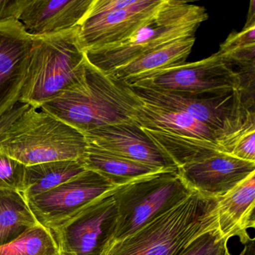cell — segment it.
I'll return each instance as SVG.
<instances>
[{
    "label": "cell",
    "instance_id": "6da1fadb",
    "mask_svg": "<svg viewBox=\"0 0 255 255\" xmlns=\"http://www.w3.org/2000/svg\"><path fill=\"white\" fill-rule=\"evenodd\" d=\"M142 105L131 86L95 68L86 59L83 77L40 109L84 135L135 119Z\"/></svg>",
    "mask_w": 255,
    "mask_h": 255
},
{
    "label": "cell",
    "instance_id": "7a4b0ae2",
    "mask_svg": "<svg viewBox=\"0 0 255 255\" xmlns=\"http://www.w3.org/2000/svg\"><path fill=\"white\" fill-rule=\"evenodd\" d=\"M217 198L196 191L129 237L105 255H177L192 240L218 228Z\"/></svg>",
    "mask_w": 255,
    "mask_h": 255
},
{
    "label": "cell",
    "instance_id": "3957f363",
    "mask_svg": "<svg viewBox=\"0 0 255 255\" xmlns=\"http://www.w3.org/2000/svg\"><path fill=\"white\" fill-rule=\"evenodd\" d=\"M86 56L78 26L32 37L26 80L20 102L40 109L83 77Z\"/></svg>",
    "mask_w": 255,
    "mask_h": 255
},
{
    "label": "cell",
    "instance_id": "277c9868",
    "mask_svg": "<svg viewBox=\"0 0 255 255\" xmlns=\"http://www.w3.org/2000/svg\"><path fill=\"white\" fill-rule=\"evenodd\" d=\"M85 135L50 113L29 107L0 135V150L26 166L81 160Z\"/></svg>",
    "mask_w": 255,
    "mask_h": 255
},
{
    "label": "cell",
    "instance_id": "5b68a950",
    "mask_svg": "<svg viewBox=\"0 0 255 255\" xmlns=\"http://www.w3.org/2000/svg\"><path fill=\"white\" fill-rule=\"evenodd\" d=\"M208 19L205 8L180 0H165L156 15L132 36L113 45L88 50L89 63L108 74L110 71L167 44L194 37Z\"/></svg>",
    "mask_w": 255,
    "mask_h": 255
},
{
    "label": "cell",
    "instance_id": "8992f818",
    "mask_svg": "<svg viewBox=\"0 0 255 255\" xmlns=\"http://www.w3.org/2000/svg\"><path fill=\"white\" fill-rule=\"evenodd\" d=\"M192 192L177 170L159 171L118 186L113 192L117 225L110 246L166 213Z\"/></svg>",
    "mask_w": 255,
    "mask_h": 255
},
{
    "label": "cell",
    "instance_id": "52a82bcc",
    "mask_svg": "<svg viewBox=\"0 0 255 255\" xmlns=\"http://www.w3.org/2000/svg\"><path fill=\"white\" fill-rule=\"evenodd\" d=\"M131 87L142 102L184 112L211 128L226 153L237 136L255 128V110L245 106L241 90L223 95H192Z\"/></svg>",
    "mask_w": 255,
    "mask_h": 255
},
{
    "label": "cell",
    "instance_id": "ba28073f",
    "mask_svg": "<svg viewBox=\"0 0 255 255\" xmlns=\"http://www.w3.org/2000/svg\"><path fill=\"white\" fill-rule=\"evenodd\" d=\"M131 86L192 95H223L241 90L235 67L216 53L198 62L161 70Z\"/></svg>",
    "mask_w": 255,
    "mask_h": 255
},
{
    "label": "cell",
    "instance_id": "9c48e42d",
    "mask_svg": "<svg viewBox=\"0 0 255 255\" xmlns=\"http://www.w3.org/2000/svg\"><path fill=\"white\" fill-rule=\"evenodd\" d=\"M115 189L60 226L50 230L59 250L75 255H105L117 225Z\"/></svg>",
    "mask_w": 255,
    "mask_h": 255
},
{
    "label": "cell",
    "instance_id": "30bf717a",
    "mask_svg": "<svg viewBox=\"0 0 255 255\" xmlns=\"http://www.w3.org/2000/svg\"><path fill=\"white\" fill-rule=\"evenodd\" d=\"M116 187L99 173L86 169L60 186L26 201L38 223L50 230L60 226Z\"/></svg>",
    "mask_w": 255,
    "mask_h": 255
},
{
    "label": "cell",
    "instance_id": "8fae6325",
    "mask_svg": "<svg viewBox=\"0 0 255 255\" xmlns=\"http://www.w3.org/2000/svg\"><path fill=\"white\" fill-rule=\"evenodd\" d=\"M164 2L165 0H138L135 5L124 9L86 16L78 26L82 48L86 53L125 41L147 24Z\"/></svg>",
    "mask_w": 255,
    "mask_h": 255
},
{
    "label": "cell",
    "instance_id": "7c38bea8",
    "mask_svg": "<svg viewBox=\"0 0 255 255\" xmlns=\"http://www.w3.org/2000/svg\"><path fill=\"white\" fill-rule=\"evenodd\" d=\"M32 41L18 20L0 22V119L20 102Z\"/></svg>",
    "mask_w": 255,
    "mask_h": 255
},
{
    "label": "cell",
    "instance_id": "4fadbf2b",
    "mask_svg": "<svg viewBox=\"0 0 255 255\" xmlns=\"http://www.w3.org/2000/svg\"><path fill=\"white\" fill-rule=\"evenodd\" d=\"M86 142L163 171L178 170L174 161L132 119L84 134Z\"/></svg>",
    "mask_w": 255,
    "mask_h": 255
},
{
    "label": "cell",
    "instance_id": "5bb4252c",
    "mask_svg": "<svg viewBox=\"0 0 255 255\" xmlns=\"http://www.w3.org/2000/svg\"><path fill=\"white\" fill-rule=\"evenodd\" d=\"M177 171L189 189L217 198L255 172V162L219 152L182 165Z\"/></svg>",
    "mask_w": 255,
    "mask_h": 255
},
{
    "label": "cell",
    "instance_id": "9a60e30c",
    "mask_svg": "<svg viewBox=\"0 0 255 255\" xmlns=\"http://www.w3.org/2000/svg\"><path fill=\"white\" fill-rule=\"evenodd\" d=\"M93 0H29L19 17L31 36L57 33L77 27Z\"/></svg>",
    "mask_w": 255,
    "mask_h": 255
},
{
    "label": "cell",
    "instance_id": "2e32d148",
    "mask_svg": "<svg viewBox=\"0 0 255 255\" xmlns=\"http://www.w3.org/2000/svg\"><path fill=\"white\" fill-rule=\"evenodd\" d=\"M255 172L251 174L223 196L217 198L218 230L229 240L238 235L248 241V228H255Z\"/></svg>",
    "mask_w": 255,
    "mask_h": 255
},
{
    "label": "cell",
    "instance_id": "e0dca14e",
    "mask_svg": "<svg viewBox=\"0 0 255 255\" xmlns=\"http://www.w3.org/2000/svg\"><path fill=\"white\" fill-rule=\"evenodd\" d=\"M195 43V36L182 38L142 55L107 74L129 86L161 70L186 63Z\"/></svg>",
    "mask_w": 255,
    "mask_h": 255
},
{
    "label": "cell",
    "instance_id": "ac0fdd59",
    "mask_svg": "<svg viewBox=\"0 0 255 255\" xmlns=\"http://www.w3.org/2000/svg\"><path fill=\"white\" fill-rule=\"evenodd\" d=\"M135 120L144 129L207 140L220 145L219 136L211 128L184 112L143 102Z\"/></svg>",
    "mask_w": 255,
    "mask_h": 255
},
{
    "label": "cell",
    "instance_id": "d6986e66",
    "mask_svg": "<svg viewBox=\"0 0 255 255\" xmlns=\"http://www.w3.org/2000/svg\"><path fill=\"white\" fill-rule=\"evenodd\" d=\"M81 162L86 169L99 173L118 186L163 171L88 143Z\"/></svg>",
    "mask_w": 255,
    "mask_h": 255
},
{
    "label": "cell",
    "instance_id": "ffe728a7",
    "mask_svg": "<svg viewBox=\"0 0 255 255\" xmlns=\"http://www.w3.org/2000/svg\"><path fill=\"white\" fill-rule=\"evenodd\" d=\"M81 160H61L26 166L23 196L26 199L48 192L86 171Z\"/></svg>",
    "mask_w": 255,
    "mask_h": 255
},
{
    "label": "cell",
    "instance_id": "44dd1931",
    "mask_svg": "<svg viewBox=\"0 0 255 255\" xmlns=\"http://www.w3.org/2000/svg\"><path fill=\"white\" fill-rule=\"evenodd\" d=\"M38 224L22 192L0 189V247Z\"/></svg>",
    "mask_w": 255,
    "mask_h": 255
},
{
    "label": "cell",
    "instance_id": "7402d4cb",
    "mask_svg": "<svg viewBox=\"0 0 255 255\" xmlns=\"http://www.w3.org/2000/svg\"><path fill=\"white\" fill-rule=\"evenodd\" d=\"M143 129L174 161L177 168L214 153L225 152L222 146L207 140Z\"/></svg>",
    "mask_w": 255,
    "mask_h": 255
},
{
    "label": "cell",
    "instance_id": "603a6c76",
    "mask_svg": "<svg viewBox=\"0 0 255 255\" xmlns=\"http://www.w3.org/2000/svg\"><path fill=\"white\" fill-rule=\"evenodd\" d=\"M59 251L50 230L38 224L9 244L0 247V255H54Z\"/></svg>",
    "mask_w": 255,
    "mask_h": 255
},
{
    "label": "cell",
    "instance_id": "cb8c5ba5",
    "mask_svg": "<svg viewBox=\"0 0 255 255\" xmlns=\"http://www.w3.org/2000/svg\"><path fill=\"white\" fill-rule=\"evenodd\" d=\"M228 241L215 228L192 240L177 255H228Z\"/></svg>",
    "mask_w": 255,
    "mask_h": 255
},
{
    "label": "cell",
    "instance_id": "d4e9b609",
    "mask_svg": "<svg viewBox=\"0 0 255 255\" xmlns=\"http://www.w3.org/2000/svg\"><path fill=\"white\" fill-rule=\"evenodd\" d=\"M26 165L0 150V189L23 192Z\"/></svg>",
    "mask_w": 255,
    "mask_h": 255
},
{
    "label": "cell",
    "instance_id": "484cf974",
    "mask_svg": "<svg viewBox=\"0 0 255 255\" xmlns=\"http://www.w3.org/2000/svg\"><path fill=\"white\" fill-rule=\"evenodd\" d=\"M255 47V23L245 26L240 32L230 34L217 52L222 56H226L237 50Z\"/></svg>",
    "mask_w": 255,
    "mask_h": 255
},
{
    "label": "cell",
    "instance_id": "4316f807",
    "mask_svg": "<svg viewBox=\"0 0 255 255\" xmlns=\"http://www.w3.org/2000/svg\"><path fill=\"white\" fill-rule=\"evenodd\" d=\"M228 153L242 160L255 162V128L245 131L237 137Z\"/></svg>",
    "mask_w": 255,
    "mask_h": 255
},
{
    "label": "cell",
    "instance_id": "83f0119b",
    "mask_svg": "<svg viewBox=\"0 0 255 255\" xmlns=\"http://www.w3.org/2000/svg\"><path fill=\"white\" fill-rule=\"evenodd\" d=\"M138 0H93L86 16H96L124 9L135 5Z\"/></svg>",
    "mask_w": 255,
    "mask_h": 255
},
{
    "label": "cell",
    "instance_id": "f1b7e54d",
    "mask_svg": "<svg viewBox=\"0 0 255 255\" xmlns=\"http://www.w3.org/2000/svg\"><path fill=\"white\" fill-rule=\"evenodd\" d=\"M29 0H0V22L18 20Z\"/></svg>",
    "mask_w": 255,
    "mask_h": 255
},
{
    "label": "cell",
    "instance_id": "f546056e",
    "mask_svg": "<svg viewBox=\"0 0 255 255\" xmlns=\"http://www.w3.org/2000/svg\"><path fill=\"white\" fill-rule=\"evenodd\" d=\"M29 106L23 103L19 102L12 110L0 119V135H2L10 125L25 111L29 108Z\"/></svg>",
    "mask_w": 255,
    "mask_h": 255
},
{
    "label": "cell",
    "instance_id": "4dcf8cb0",
    "mask_svg": "<svg viewBox=\"0 0 255 255\" xmlns=\"http://www.w3.org/2000/svg\"><path fill=\"white\" fill-rule=\"evenodd\" d=\"M54 255H75L71 252H65V251L59 250Z\"/></svg>",
    "mask_w": 255,
    "mask_h": 255
},
{
    "label": "cell",
    "instance_id": "1f68e13d",
    "mask_svg": "<svg viewBox=\"0 0 255 255\" xmlns=\"http://www.w3.org/2000/svg\"></svg>",
    "mask_w": 255,
    "mask_h": 255
}]
</instances>
